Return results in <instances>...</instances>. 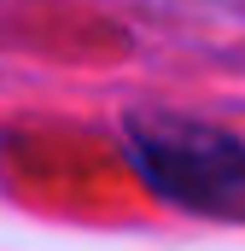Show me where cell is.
Masks as SVG:
<instances>
[{
    "label": "cell",
    "mask_w": 245,
    "mask_h": 251,
    "mask_svg": "<svg viewBox=\"0 0 245 251\" xmlns=\"http://www.w3.org/2000/svg\"><path fill=\"white\" fill-rule=\"evenodd\" d=\"M128 146L158 193L193 210H245V146L234 134L193 117H134Z\"/></svg>",
    "instance_id": "6da1fadb"
}]
</instances>
